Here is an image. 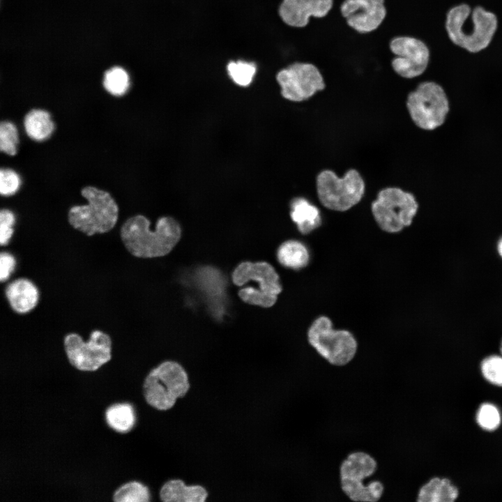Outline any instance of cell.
I'll use <instances>...</instances> for the list:
<instances>
[{
    "label": "cell",
    "mask_w": 502,
    "mask_h": 502,
    "mask_svg": "<svg viewBox=\"0 0 502 502\" xmlns=\"http://www.w3.org/2000/svg\"><path fill=\"white\" fill-rule=\"evenodd\" d=\"M149 225L146 217L137 215L128 219L121 227L122 242L132 255L141 258L165 256L181 238V227L173 218H159L154 231Z\"/></svg>",
    "instance_id": "obj_1"
},
{
    "label": "cell",
    "mask_w": 502,
    "mask_h": 502,
    "mask_svg": "<svg viewBox=\"0 0 502 502\" xmlns=\"http://www.w3.org/2000/svg\"><path fill=\"white\" fill-rule=\"evenodd\" d=\"M496 16L478 6L473 10L465 3L450 8L446 20V29L450 40L471 53L485 49L497 29Z\"/></svg>",
    "instance_id": "obj_2"
},
{
    "label": "cell",
    "mask_w": 502,
    "mask_h": 502,
    "mask_svg": "<svg viewBox=\"0 0 502 502\" xmlns=\"http://www.w3.org/2000/svg\"><path fill=\"white\" fill-rule=\"evenodd\" d=\"M191 388L188 371L179 363L165 360L145 376L142 392L146 402L159 411L172 409Z\"/></svg>",
    "instance_id": "obj_3"
},
{
    "label": "cell",
    "mask_w": 502,
    "mask_h": 502,
    "mask_svg": "<svg viewBox=\"0 0 502 502\" xmlns=\"http://www.w3.org/2000/svg\"><path fill=\"white\" fill-rule=\"evenodd\" d=\"M86 205L75 206L68 211V222L87 236L108 232L118 220L119 208L110 195L96 187L86 186L81 191Z\"/></svg>",
    "instance_id": "obj_4"
},
{
    "label": "cell",
    "mask_w": 502,
    "mask_h": 502,
    "mask_svg": "<svg viewBox=\"0 0 502 502\" xmlns=\"http://www.w3.org/2000/svg\"><path fill=\"white\" fill-rule=\"evenodd\" d=\"M377 470L378 462L367 452L356 451L348 454L339 469L342 492L353 501H379L385 489L382 482L376 480L367 485L363 482Z\"/></svg>",
    "instance_id": "obj_5"
},
{
    "label": "cell",
    "mask_w": 502,
    "mask_h": 502,
    "mask_svg": "<svg viewBox=\"0 0 502 502\" xmlns=\"http://www.w3.org/2000/svg\"><path fill=\"white\" fill-rule=\"evenodd\" d=\"M233 282L242 287L249 282L258 286L256 291L248 287L242 288L238 296L246 303L264 307L273 306L278 294L282 291L280 277L275 268L267 262L245 261L241 263L231 275Z\"/></svg>",
    "instance_id": "obj_6"
},
{
    "label": "cell",
    "mask_w": 502,
    "mask_h": 502,
    "mask_svg": "<svg viewBox=\"0 0 502 502\" xmlns=\"http://www.w3.org/2000/svg\"><path fill=\"white\" fill-rule=\"evenodd\" d=\"M316 185L321 204L336 211H346L357 204L365 188L362 176L354 169L348 170L341 178L331 170H324L318 174Z\"/></svg>",
    "instance_id": "obj_7"
},
{
    "label": "cell",
    "mask_w": 502,
    "mask_h": 502,
    "mask_svg": "<svg viewBox=\"0 0 502 502\" xmlns=\"http://www.w3.org/2000/svg\"><path fill=\"white\" fill-rule=\"evenodd\" d=\"M308 342L317 353L330 365L344 366L354 358L357 342L353 335L345 330H334L331 321L326 317L315 319L307 332Z\"/></svg>",
    "instance_id": "obj_8"
},
{
    "label": "cell",
    "mask_w": 502,
    "mask_h": 502,
    "mask_svg": "<svg viewBox=\"0 0 502 502\" xmlns=\"http://www.w3.org/2000/svg\"><path fill=\"white\" fill-rule=\"evenodd\" d=\"M418 204L413 194L398 188L381 190L371 205L372 213L379 227L396 233L409 226Z\"/></svg>",
    "instance_id": "obj_9"
},
{
    "label": "cell",
    "mask_w": 502,
    "mask_h": 502,
    "mask_svg": "<svg viewBox=\"0 0 502 502\" xmlns=\"http://www.w3.org/2000/svg\"><path fill=\"white\" fill-rule=\"evenodd\" d=\"M406 107L418 127L431 130L443 123L449 104L446 94L439 84L425 81L420 82L408 94Z\"/></svg>",
    "instance_id": "obj_10"
},
{
    "label": "cell",
    "mask_w": 502,
    "mask_h": 502,
    "mask_svg": "<svg viewBox=\"0 0 502 502\" xmlns=\"http://www.w3.org/2000/svg\"><path fill=\"white\" fill-rule=\"evenodd\" d=\"M275 79L282 96L293 102L306 100L326 87L321 71L310 62H293L279 70Z\"/></svg>",
    "instance_id": "obj_11"
},
{
    "label": "cell",
    "mask_w": 502,
    "mask_h": 502,
    "mask_svg": "<svg viewBox=\"0 0 502 502\" xmlns=\"http://www.w3.org/2000/svg\"><path fill=\"white\" fill-rule=\"evenodd\" d=\"M64 349L69 363L81 371H95L111 359L112 340L100 330L91 332L88 342L76 333L67 335Z\"/></svg>",
    "instance_id": "obj_12"
},
{
    "label": "cell",
    "mask_w": 502,
    "mask_h": 502,
    "mask_svg": "<svg viewBox=\"0 0 502 502\" xmlns=\"http://www.w3.org/2000/svg\"><path fill=\"white\" fill-rule=\"evenodd\" d=\"M389 47L395 56L391 66L399 77L413 79L427 70L430 52L423 40L412 36H397L390 40Z\"/></svg>",
    "instance_id": "obj_13"
},
{
    "label": "cell",
    "mask_w": 502,
    "mask_h": 502,
    "mask_svg": "<svg viewBox=\"0 0 502 502\" xmlns=\"http://www.w3.org/2000/svg\"><path fill=\"white\" fill-rule=\"evenodd\" d=\"M340 10L347 24L360 33L377 30L388 14L386 0H344Z\"/></svg>",
    "instance_id": "obj_14"
},
{
    "label": "cell",
    "mask_w": 502,
    "mask_h": 502,
    "mask_svg": "<svg viewBox=\"0 0 502 502\" xmlns=\"http://www.w3.org/2000/svg\"><path fill=\"white\" fill-rule=\"evenodd\" d=\"M334 3V0H281L277 14L287 26L301 29L306 27L312 18L326 17Z\"/></svg>",
    "instance_id": "obj_15"
},
{
    "label": "cell",
    "mask_w": 502,
    "mask_h": 502,
    "mask_svg": "<svg viewBox=\"0 0 502 502\" xmlns=\"http://www.w3.org/2000/svg\"><path fill=\"white\" fill-rule=\"evenodd\" d=\"M209 496L206 487L200 484H187L181 478L166 480L159 490L163 502H205Z\"/></svg>",
    "instance_id": "obj_16"
},
{
    "label": "cell",
    "mask_w": 502,
    "mask_h": 502,
    "mask_svg": "<svg viewBox=\"0 0 502 502\" xmlns=\"http://www.w3.org/2000/svg\"><path fill=\"white\" fill-rule=\"evenodd\" d=\"M6 295L13 310L20 314L33 310L39 298L36 287L29 280L24 278L10 283L6 289Z\"/></svg>",
    "instance_id": "obj_17"
},
{
    "label": "cell",
    "mask_w": 502,
    "mask_h": 502,
    "mask_svg": "<svg viewBox=\"0 0 502 502\" xmlns=\"http://www.w3.org/2000/svg\"><path fill=\"white\" fill-rule=\"evenodd\" d=\"M290 215L303 234L311 232L321 224L319 209L302 197L295 198L291 202Z\"/></svg>",
    "instance_id": "obj_18"
},
{
    "label": "cell",
    "mask_w": 502,
    "mask_h": 502,
    "mask_svg": "<svg viewBox=\"0 0 502 502\" xmlns=\"http://www.w3.org/2000/svg\"><path fill=\"white\" fill-rule=\"evenodd\" d=\"M458 496L457 488L447 478H434L419 490L418 502H452Z\"/></svg>",
    "instance_id": "obj_19"
},
{
    "label": "cell",
    "mask_w": 502,
    "mask_h": 502,
    "mask_svg": "<svg viewBox=\"0 0 502 502\" xmlns=\"http://www.w3.org/2000/svg\"><path fill=\"white\" fill-rule=\"evenodd\" d=\"M277 257L281 265L294 270L305 267L310 260L305 245L295 240L284 242L277 250Z\"/></svg>",
    "instance_id": "obj_20"
},
{
    "label": "cell",
    "mask_w": 502,
    "mask_h": 502,
    "mask_svg": "<svg viewBox=\"0 0 502 502\" xmlns=\"http://www.w3.org/2000/svg\"><path fill=\"white\" fill-rule=\"evenodd\" d=\"M24 126L27 135L37 141L48 138L54 130L50 114L43 109H32L24 117Z\"/></svg>",
    "instance_id": "obj_21"
},
{
    "label": "cell",
    "mask_w": 502,
    "mask_h": 502,
    "mask_svg": "<svg viewBox=\"0 0 502 502\" xmlns=\"http://www.w3.org/2000/svg\"><path fill=\"white\" fill-rule=\"evenodd\" d=\"M107 425L118 432L130 431L135 423V411L129 403H118L109 406L105 411Z\"/></svg>",
    "instance_id": "obj_22"
},
{
    "label": "cell",
    "mask_w": 502,
    "mask_h": 502,
    "mask_svg": "<svg viewBox=\"0 0 502 502\" xmlns=\"http://www.w3.org/2000/svg\"><path fill=\"white\" fill-rule=\"evenodd\" d=\"M150 500L149 488L138 481H130L121 485L113 494L115 502H149Z\"/></svg>",
    "instance_id": "obj_23"
},
{
    "label": "cell",
    "mask_w": 502,
    "mask_h": 502,
    "mask_svg": "<svg viewBox=\"0 0 502 502\" xmlns=\"http://www.w3.org/2000/svg\"><path fill=\"white\" fill-rule=\"evenodd\" d=\"M227 70L229 77L238 86H249L256 74L257 66L251 61L238 60L230 61Z\"/></svg>",
    "instance_id": "obj_24"
},
{
    "label": "cell",
    "mask_w": 502,
    "mask_h": 502,
    "mask_svg": "<svg viewBox=\"0 0 502 502\" xmlns=\"http://www.w3.org/2000/svg\"><path fill=\"white\" fill-rule=\"evenodd\" d=\"M103 86L112 95H123L130 86L129 75L128 73L121 67L112 68L105 73Z\"/></svg>",
    "instance_id": "obj_25"
},
{
    "label": "cell",
    "mask_w": 502,
    "mask_h": 502,
    "mask_svg": "<svg viewBox=\"0 0 502 502\" xmlns=\"http://www.w3.org/2000/svg\"><path fill=\"white\" fill-rule=\"evenodd\" d=\"M18 134L15 126L9 121L0 124V149L2 152L14 155L17 153Z\"/></svg>",
    "instance_id": "obj_26"
},
{
    "label": "cell",
    "mask_w": 502,
    "mask_h": 502,
    "mask_svg": "<svg viewBox=\"0 0 502 502\" xmlns=\"http://www.w3.org/2000/svg\"><path fill=\"white\" fill-rule=\"evenodd\" d=\"M476 420L482 429L492 431L499 426L501 416L495 406L489 403H484L479 408Z\"/></svg>",
    "instance_id": "obj_27"
},
{
    "label": "cell",
    "mask_w": 502,
    "mask_h": 502,
    "mask_svg": "<svg viewBox=\"0 0 502 502\" xmlns=\"http://www.w3.org/2000/svg\"><path fill=\"white\" fill-rule=\"evenodd\" d=\"M484 377L490 383L502 386V357L491 356L481 363Z\"/></svg>",
    "instance_id": "obj_28"
},
{
    "label": "cell",
    "mask_w": 502,
    "mask_h": 502,
    "mask_svg": "<svg viewBox=\"0 0 502 502\" xmlns=\"http://www.w3.org/2000/svg\"><path fill=\"white\" fill-rule=\"evenodd\" d=\"M20 185L18 174L10 169L0 171V192L2 195H11L17 192Z\"/></svg>",
    "instance_id": "obj_29"
},
{
    "label": "cell",
    "mask_w": 502,
    "mask_h": 502,
    "mask_svg": "<svg viewBox=\"0 0 502 502\" xmlns=\"http://www.w3.org/2000/svg\"><path fill=\"white\" fill-rule=\"evenodd\" d=\"M14 214L8 209L0 211V243L7 245L13 234V226L15 223Z\"/></svg>",
    "instance_id": "obj_30"
},
{
    "label": "cell",
    "mask_w": 502,
    "mask_h": 502,
    "mask_svg": "<svg viewBox=\"0 0 502 502\" xmlns=\"http://www.w3.org/2000/svg\"><path fill=\"white\" fill-rule=\"evenodd\" d=\"M15 267L14 257L6 252L0 255V280L1 282L7 280Z\"/></svg>",
    "instance_id": "obj_31"
},
{
    "label": "cell",
    "mask_w": 502,
    "mask_h": 502,
    "mask_svg": "<svg viewBox=\"0 0 502 502\" xmlns=\"http://www.w3.org/2000/svg\"><path fill=\"white\" fill-rule=\"evenodd\" d=\"M498 252L502 257V238L500 239L498 243Z\"/></svg>",
    "instance_id": "obj_32"
},
{
    "label": "cell",
    "mask_w": 502,
    "mask_h": 502,
    "mask_svg": "<svg viewBox=\"0 0 502 502\" xmlns=\"http://www.w3.org/2000/svg\"><path fill=\"white\" fill-rule=\"evenodd\" d=\"M500 350H501V354H502V342H501V344Z\"/></svg>",
    "instance_id": "obj_33"
}]
</instances>
